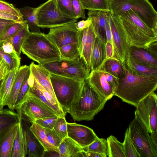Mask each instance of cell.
<instances>
[{"mask_svg":"<svg viewBox=\"0 0 157 157\" xmlns=\"http://www.w3.org/2000/svg\"><path fill=\"white\" fill-rule=\"evenodd\" d=\"M125 76L119 79L114 96L123 101L135 106L157 87V77L137 74L123 63Z\"/></svg>","mask_w":157,"mask_h":157,"instance_id":"cell-1","label":"cell"},{"mask_svg":"<svg viewBox=\"0 0 157 157\" xmlns=\"http://www.w3.org/2000/svg\"><path fill=\"white\" fill-rule=\"evenodd\" d=\"M107 101L95 91L86 80L68 113L75 121H91L103 109Z\"/></svg>","mask_w":157,"mask_h":157,"instance_id":"cell-2","label":"cell"},{"mask_svg":"<svg viewBox=\"0 0 157 157\" xmlns=\"http://www.w3.org/2000/svg\"><path fill=\"white\" fill-rule=\"evenodd\" d=\"M23 54L39 64L61 59L59 50L47 34L30 32L21 49Z\"/></svg>","mask_w":157,"mask_h":157,"instance_id":"cell-3","label":"cell"},{"mask_svg":"<svg viewBox=\"0 0 157 157\" xmlns=\"http://www.w3.org/2000/svg\"><path fill=\"white\" fill-rule=\"evenodd\" d=\"M110 12L118 16L131 10L149 28L157 32V12L149 0H109Z\"/></svg>","mask_w":157,"mask_h":157,"instance_id":"cell-4","label":"cell"},{"mask_svg":"<svg viewBox=\"0 0 157 157\" xmlns=\"http://www.w3.org/2000/svg\"><path fill=\"white\" fill-rule=\"evenodd\" d=\"M50 78L56 98L66 115L79 95L84 81L51 73Z\"/></svg>","mask_w":157,"mask_h":157,"instance_id":"cell-5","label":"cell"},{"mask_svg":"<svg viewBox=\"0 0 157 157\" xmlns=\"http://www.w3.org/2000/svg\"><path fill=\"white\" fill-rule=\"evenodd\" d=\"M39 64L51 73L83 81L87 79L91 70L80 57L73 60L61 58Z\"/></svg>","mask_w":157,"mask_h":157,"instance_id":"cell-6","label":"cell"},{"mask_svg":"<svg viewBox=\"0 0 157 157\" xmlns=\"http://www.w3.org/2000/svg\"><path fill=\"white\" fill-rule=\"evenodd\" d=\"M128 128L134 145L140 157H157V144L136 112Z\"/></svg>","mask_w":157,"mask_h":157,"instance_id":"cell-7","label":"cell"},{"mask_svg":"<svg viewBox=\"0 0 157 157\" xmlns=\"http://www.w3.org/2000/svg\"><path fill=\"white\" fill-rule=\"evenodd\" d=\"M37 23L40 28H52L75 23L78 18L70 17L58 8L55 0H48L36 8Z\"/></svg>","mask_w":157,"mask_h":157,"instance_id":"cell-8","label":"cell"},{"mask_svg":"<svg viewBox=\"0 0 157 157\" xmlns=\"http://www.w3.org/2000/svg\"><path fill=\"white\" fill-rule=\"evenodd\" d=\"M14 109L31 123L39 119L59 116L44 102L28 92Z\"/></svg>","mask_w":157,"mask_h":157,"instance_id":"cell-9","label":"cell"},{"mask_svg":"<svg viewBox=\"0 0 157 157\" xmlns=\"http://www.w3.org/2000/svg\"><path fill=\"white\" fill-rule=\"evenodd\" d=\"M157 95L153 92L139 102L135 112L157 144Z\"/></svg>","mask_w":157,"mask_h":157,"instance_id":"cell-10","label":"cell"},{"mask_svg":"<svg viewBox=\"0 0 157 157\" xmlns=\"http://www.w3.org/2000/svg\"><path fill=\"white\" fill-rule=\"evenodd\" d=\"M87 80L95 91L107 101L114 96L118 85V78L99 69L91 71Z\"/></svg>","mask_w":157,"mask_h":157,"instance_id":"cell-11","label":"cell"},{"mask_svg":"<svg viewBox=\"0 0 157 157\" xmlns=\"http://www.w3.org/2000/svg\"><path fill=\"white\" fill-rule=\"evenodd\" d=\"M112 34L114 56L122 63L128 57L130 45L119 16L107 12Z\"/></svg>","mask_w":157,"mask_h":157,"instance_id":"cell-12","label":"cell"},{"mask_svg":"<svg viewBox=\"0 0 157 157\" xmlns=\"http://www.w3.org/2000/svg\"><path fill=\"white\" fill-rule=\"evenodd\" d=\"M79 32L74 23L51 28L47 35L59 49L68 44H78Z\"/></svg>","mask_w":157,"mask_h":157,"instance_id":"cell-13","label":"cell"},{"mask_svg":"<svg viewBox=\"0 0 157 157\" xmlns=\"http://www.w3.org/2000/svg\"><path fill=\"white\" fill-rule=\"evenodd\" d=\"M119 16L130 46L146 48L157 41V39L150 37L138 27Z\"/></svg>","mask_w":157,"mask_h":157,"instance_id":"cell-14","label":"cell"},{"mask_svg":"<svg viewBox=\"0 0 157 157\" xmlns=\"http://www.w3.org/2000/svg\"><path fill=\"white\" fill-rule=\"evenodd\" d=\"M68 137L84 148L98 137L91 128L75 123L67 122Z\"/></svg>","mask_w":157,"mask_h":157,"instance_id":"cell-15","label":"cell"},{"mask_svg":"<svg viewBox=\"0 0 157 157\" xmlns=\"http://www.w3.org/2000/svg\"><path fill=\"white\" fill-rule=\"evenodd\" d=\"M79 31L78 44L80 57L83 58L87 66L90 69L91 54L96 36L92 23Z\"/></svg>","mask_w":157,"mask_h":157,"instance_id":"cell-16","label":"cell"},{"mask_svg":"<svg viewBox=\"0 0 157 157\" xmlns=\"http://www.w3.org/2000/svg\"><path fill=\"white\" fill-rule=\"evenodd\" d=\"M18 114L20 115L21 125L25 132L28 156L30 157L44 156L46 151L30 129L29 122L20 114Z\"/></svg>","mask_w":157,"mask_h":157,"instance_id":"cell-17","label":"cell"},{"mask_svg":"<svg viewBox=\"0 0 157 157\" xmlns=\"http://www.w3.org/2000/svg\"><path fill=\"white\" fill-rule=\"evenodd\" d=\"M127 58L135 63L157 68V58L150 53L146 48L130 46Z\"/></svg>","mask_w":157,"mask_h":157,"instance_id":"cell-18","label":"cell"},{"mask_svg":"<svg viewBox=\"0 0 157 157\" xmlns=\"http://www.w3.org/2000/svg\"><path fill=\"white\" fill-rule=\"evenodd\" d=\"M107 12L99 10H89L88 13L95 34L105 44L106 42L105 22Z\"/></svg>","mask_w":157,"mask_h":157,"instance_id":"cell-19","label":"cell"},{"mask_svg":"<svg viewBox=\"0 0 157 157\" xmlns=\"http://www.w3.org/2000/svg\"><path fill=\"white\" fill-rule=\"evenodd\" d=\"M29 71V66L26 65L20 67L17 71L12 88L6 103V105L12 110L14 109L19 92Z\"/></svg>","mask_w":157,"mask_h":157,"instance_id":"cell-20","label":"cell"},{"mask_svg":"<svg viewBox=\"0 0 157 157\" xmlns=\"http://www.w3.org/2000/svg\"><path fill=\"white\" fill-rule=\"evenodd\" d=\"M29 69L36 81L56 98L50 78V73L40 65L33 62L30 64Z\"/></svg>","mask_w":157,"mask_h":157,"instance_id":"cell-21","label":"cell"},{"mask_svg":"<svg viewBox=\"0 0 157 157\" xmlns=\"http://www.w3.org/2000/svg\"><path fill=\"white\" fill-rule=\"evenodd\" d=\"M18 124L11 128L0 136V157H11Z\"/></svg>","mask_w":157,"mask_h":157,"instance_id":"cell-22","label":"cell"},{"mask_svg":"<svg viewBox=\"0 0 157 157\" xmlns=\"http://www.w3.org/2000/svg\"><path fill=\"white\" fill-rule=\"evenodd\" d=\"M18 114L19 121L17 132L14 141L11 157H25L27 155L25 132L21 125L20 115Z\"/></svg>","mask_w":157,"mask_h":157,"instance_id":"cell-23","label":"cell"},{"mask_svg":"<svg viewBox=\"0 0 157 157\" xmlns=\"http://www.w3.org/2000/svg\"><path fill=\"white\" fill-rule=\"evenodd\" d=\"M98 69L118 79L123 78L125 76L123 63L115 56L105 59Z\"/></svg>","mask_w":157,"mask_h":157,"instance_id":"cell-24","label":"cell"},{"mask_svg":"<svg viewBox=\"0 0 157 157\" xmlns=\"http://www.w3.org/2000/svg\"><path fill=\"white\" fill-rule=\"evenodd\" d=\"M105 44L96 37L90 58L91 71L98 69L106 59Z\"/></svg>","mask_w":157,"mask_h":157,"instance_id":"cell-25","label":"cell"},{"mask_svg":"<svg viewBox=\"0 0 157 157\" xmlns=\"http://www.w3.org/2000/svg\"><path fill=\"white\" fill-rule=\"evenodd\" d=\"M58 149L59 156L60 157H75L77 153L84 150L68 137L63 139Z\"/></svg>","mask_w":157,"mask_h":157,"instance_id":"cell-26","label":"cell"},{"mask_svg":"<svg viewBox=\"0 0 157 157\" xmlns=\"http://www.w3.org/2000/svg\"><path fill=\"white\" fill-rule=\"evenodd\" d=\"M18 113L8 109L0 113V136L15 125L18 123Z\"/></svg>","mask_w":157,"mask_h":157,"instance_id":"cell-27","label":"cell"},{"mask_svg":"<svg viewBox=\"0 0 157 157\" xmlns=\"http://www.w3.org/2000/svg\"><path fill=\"white\" fill-rule=\"evenodd\" d=\"M120 16L141 29L150 37L157 39V32L148 27L132 10H128Z\"/></svg>","mask_w":157,"mask_h":157,"instance_id":"cell-28","label":"cell"},{"mask_svg":"<svg viewBox=\"0 0 157 157\" xmlns=\"http://www.w3.org/2000/svg\"><path fill=\"white\" fill-rule=\"evenodd\" d=\"M30 129L43 147L46 152L58 153V148L52 145L48 142L43 128L35 122H33L30 126Z\"/></svg>","mask_w":157,"mask_h":157,"instance_id":"cell-29","label":"cell"},{"mask_svg":"<svg viewBox=\"0 0 157 157\" xmlns=\"http://www.w3.org/2000/svg\"><path fill=\"white\" fill-rule=\"evenodd\" d=\"M17 70H11L2 81L0 86V98L3 107L11 92Z\"/></svg>","mask_w":157,"mask_h":157,"instance_id":"cell-30","label":"cell"},{"mask_svg":"<svg viewBox=\"0 0 157 157\" xmlns=\"http://www.w3.org/2000/svg\"><path fill=\"white\" fill-rule=\"evenodd\" d=\"M19 10L25 19L30 32L41 33L40 27L37 23L36 13V8L26 6L21 8Z\"/></svg>","mask_w":157,"mask_h":157,"instance_id":"cell-31","label":"cell"},{"mask_svg":"<svg viewBox=\"0 0 157 157\" xmlns=\"http://www.w3.org/2000/svg\"><path fill=\"white\" fill-rule=\"evenodd\" d=\"M108 147V157H126L123 143L119 141L113 135H110L106 140Z\"/></svg>","mask_w":157,"mask_h":157,"instance_id":"cell-32","label":"cell"},{"mask_svg":"<svg viewBox=\"0 0 157 157\" xmlns=\"http://www.w3.org/2000/svg\"><path fill=\"white\" fill-rule=\"evenodd\" d=\"M125 63L129 69L137 74L157 77V68L149 67L135 63L128 58Z\"/></svg>","mask_w":157,"mask_h":157,"instance_id":"cell-33","label":"cell"},{"mask_svg":"<svg viewBox=\"0 0 157 157\" xmlns=\"http://www.w3.org/2000/svg\"><path fill=\"white\" fill-rule=\"evenodd\" d=\"M30 32L27 24L17 33L6 40L13 44L17 55L20 57L22 45L25 38Z\"/></svg>","mask_w":157,"mask_h":157,"instance_id":"cell-34","label":"cell"},{"mask_svg":"<svg viewBox=\"0 0 157 157\" xmlns=\"http://www.w3.org/2000/svg\"><path fill=\"white\" fill-rule=\"evenodd\" d=\"M83 8L88 10L110 11L109 0H80Z\"/></svg>","mask_w":157,"mask_h":157,"instance_id":"cell-35","label":"cell"},{"mask_svg":"<svg viewBox=\"0 0 157 157\" xmlns=\"http://www.w3.org/2000/svg\"><path fill=\"white\" fill-rule=\"evenodd\" d=\"M61 58L73 60L80 57L79 44L77 43L68 44L59 49Z\"/></svg>","mask_w":157,"mask_h":157,"instance_id":"cell-36","label":"cell"},{"mask_svg":"<svg viewBox=\"0 0 157 157\" xmlns=\"http://www.w3.org/2000/svg\"><path fill=\"white\" fill-rule=\"evenodd\" d=\"M85 151H89L99 153L108 157V147L106 140L98 137L89 145L84 148Z\"/></svg>","mask_w":157,"mask_h":157,"instance_id":"cell-37","label":"cell"},{"mask_svg":"<svg viewBox=\"0 0 157 157\" xmlns=\"http://www.w3.org/2000/svg\"><path fill=\"white\" fill-rule=\"evenodd\" d=\"M27 24L25 20L15 21L9 25L0 38V41L7 40L14 35Z\"/></svg>","mask_w":157,"mask_h":157,"instance_id":"cell-38","label":"cell"},{"mask_svg":"<svg viewBox=\"0 0 157 157\" xmlns=\"http://www.w3.org/2000/svg\"><path fill=\"white\" fill-rule=\"evenodd\" d=\"M123 144L126 157H140L132 140L128 128L126 130Z\"/></svg>","mask_w":157,"mask_h":157,"instance_id":"cell-39","label":"cell"},{"mask_svg":"<svg viewBox=\"0 0 157 157\" xmlns=\"http://www.w3.org/2000/svg\"><path fill=\"white\" fill-rule=\"evenodd\" d=\"M58 9L63 14L72 18H77L71 0H55Z\"/></svg>","mask_w":157,"mask_h":157,"instance_id":"cell-40","label":"cell"},{"mask_svg":"<svg viewBox=\"0 0 157 157\" xmlns=\"http://www.w3.org/2000/svg\"><path fill=\"white\" fill-rule=\"evenodd\" d=\"M67 122L65 116H59L52 129L63 139L68 137Z\"/></svg>","mask_w":157,"mask_h":157,"instance_id":"cell-41","label":"cell"},{"mask_svg":"<svg viewBox=\"0 0 157 157\" xmlns=\"http://www.w3.org/2000/svg\"><path fill=\"white\" fill-rule=\"evenodd\" d=\"M0 12L15 16L24 20L19 9L15 7L12 4L1 0H0Z\"/></svg>","mask_w":157,"mask_h":157,"instance_id":"cell-42","label":"cell"},{"mask_svg":"<svg viewBox=\"0 0 157 157\" xmlns=\"http://www.w3.org/2000/svg\"><path fill=\"white\" fill-rule=\"evenodd\" d=\"M0 56L9 65L11 70H17L20 67V59L5 53L0 46Z\"/></svg>","mask_w":157,"mask_h":157,"instance_id":"cell-43","label":"cell"},{"mask_svg":"<svg viewBox=\"0 0 157 157\" xmlns=\"http://www.w3.org/2000/svg\"><path fill=\"white\" fill-rule=\"evenodd\" d=\"M49 143L58 148L63 139L57 134L53 129L44 128Z\"/></svg>","mask_w":157,"mask_h":157,"instance_id":"cell-44","label":"cell"},{"mask_svg":"<svg viewBox=\"0 0 157 157\" xmlns=\"http://www.w3.org/2000/svg\"><path fill=\"white\" fill-rule=\"evenodd\" d=\"M59 116L39 119L36 120L34 122L43 128L52 130Z\"/></svg>","mask_w":157,"mask_h":157,"instance_id":"cell-45","label":"cell"},{"mask_svg":"<svg viewBox=\"0 0 157 157\" xmlns=\"http://www.w3.org/2000/svg\"><path fill=\"white\" fill-rule=\"evenodd\" d=\"M30 73L29 71L19 90L16 100L15 106L18 105L23 100L29 91V85L28 83V79Z\"/></svg>","mask_w":157,"mask_h":157,"instance_id":"cell-46","label":"cell"},{"mask_svg":"<svg viewBox=\"0 0 157 157\" xmlns=\"http://www.w3.org/2000/svg\"><path fill=\"white\" fill-rule=\"evenodd\" d=\"M0 46L3 51L13 57L20 59V57L16 53L13 44L8 40L0 41Z\"/></svg>","mask_w":157,"mask_h":157,"instance_id":"cell-47","label":"cell"},{"mask_svg":"<svg viewBox=\"0 0 157 157\" xmlns=\"http://www.w3.org/2000/svg\"><path fill=\"white\" fill-rule=\"evenodd\" d=\"M74 12L78 19L81 18L86 19L85 10L83 7L80 0H71Z\"/></svg>","mask_w":157,"mask_h":157,"instance_id":"cell-48","label":"cell"},{"mask_svg":"<svg viewBox=\"0 0 157 157\" xmlns=\"http://www.w3.org/2000/svg\"><path fill=\"white\" fill-rule=\"evenodd\" d=\"M11 71L9 65L0 56V82L6 77Z\"/></svg>","mask_w":157,"mask_h":157,"instance_id":"cell-49","label":"cell"},{"mask_svg":"<svg viewBox=\"0 0 157 157\" xmlns=\"http://www.w3.org/2000/svg\"><path fill=\"white\" fill-rule=\"evenodd\" d=\"M91 24V21L88 17L86 20H82L75 23V27L78 31H81L89 26Z\"/></svg>","mask_w":157,"mask_h":157,"instance_id":"cell-50","label":"cell"},{"mask_svg":"<svg viewBox=\"0 0 157 157\" xmlns=\"http://www.w3.org/2000/svg\"><path fill=\"white\" fill-rule=\"evenodd\" d=\"M105 52L106 59L114 56V48L113 44L109 42H106L105 44Z\"/></svg>","mask_w":157,"mask_h":157,"instance_id":"cell-51","label":"cell"},{"mask_svg":"<svg viewBox=\"0 0 157 157\" xmlns=\"http://www.w3.org/2000/svg\"><path fill=\"white\" fill-rule=\"evenodd\" d=\"M105 30L106 41L109 42L113 44L112 34L108 14L105 22Z\"/></svg>","mask_w":157,"mask_h":157,"instance_id":"cell-52","label":"cell"},{"mask_svg":"<svg viewBox=\"0 0 157 157\" xmlns=\"http://www.w3.org/2000/svg\"><path fill=\"white\" fill-rule=\"evenodd\" d=\"M0 19L11 20L15 21H21L24 20L17 16L0 12Z\"/></svg>","mask_w":157,"mask_h":157,"instance_id":"cell-53","label":"cell"},{"mask_svg":"<svg viewBox=\"0 0 157 157\" xmlns=\"http://www.w3.org/2000/svg\"><path fill=\"white\" fill-rule=\"evenodd\" d=\"M14 22L15 21H13L0 19V38L7 27Z\"/></svg>","mask_w":157,"mask_h":157,"instance_id":"cell-54","label":"cell"},{"mask_svg":"<svg viewBox=\"0 0 157 157\" xmlns=\"http://www.w3.org/2000/svg\"><path fill=\"white\" fill-rule=\"evenodd\" d=\"M147 51L152 55L157 58V41H156L151 44L146 48Z\"/></svg>","mask_w":157,"mask_h":157,"instance_id":"cell-55","label":"cell"},{"mask_svg":"<svg viewBox=\"0 0 157 157\" xmlns=\"http://www.w3.org/2000/svg\"><path fill=\"white\" fill-rule=\"evenodd\" d=\"M87 157H104L101 154L89 151H86Z\"/></svg>","mask_w":157,"mask_h":157,"instance_id":"cell-56","label":"cell"},{"mask_svg":"<svg viewBox=\"0 0 157 157\" xmlns=\"http://www.w3.org/2000/svg\"><path fill=\"white\" fill-rule=\"evenodd\" d=\"M3 106L2 104L1 100V98H0V113L2 112L3 109Z\"/></svg>","mask_w":157,"mask_h":157,"instance_id":"cell-57","label":"cell"}]
</instances>
